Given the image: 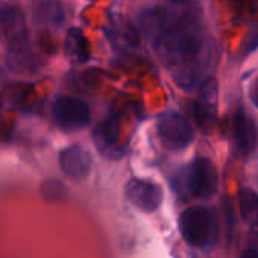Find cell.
I'll use <instances>...</instances> for the list:
<instances>
[{
	"instance_id": "e0dca14e",
	"label": "cell",
	"mask_w": 258,
	"mask_h": 258,
	"mask_svg": "<svg viewBox=\"0 0 258 258\" xmlns=\"http://www.w3.org/2000/svg\"><path fill=\"white\" fill-rule=\"evenodd\" d=\"M255 91H256V93L253 94V102L258 105V85H255Z\"/></svg>"
},
{
	"instance_id": "2e32d148",
	"label": "cell",
	"mask_w": 258,
	"mask_h": 258,
	"mask_svg": "<svg viewBox=\"0 0 258 258\" xmlns=\"http://www.w3.org/2000/svg\"><path fill=\"white\" fill-rule=\"evenodd\" d=\"M240 258H258V250L253 249V247H249V249H244L240 255Z\"/></svg>"
},
{
	"instance_id": "ba28073f",
	"label": "cell",
	"mask_w": 258,
	"mask_h": 258,
	"mask_svg": "<svg viewBox=\"0 0 258 258\" xmlns=\"http://www.w3.org/2000/svg\"><path fill=\"white\" fill-rule=\"evenodd\" d=\"M120 118L117 114H111L105 118L94 131V143L100 154L109 160H118L124 154V148L120 143Z\"/></svg>"
},
{
	"instance_id": "4fadbf2b",
	"label": "cell",
	"mask_w": 258,
	"mask_h": 258,
	"mask_svg": "<svg viewBox=\"0 0 258 258\" xmlns=\"http://www.w3.org/2000/svg\"><path fill=\"white\" fill-rule=\"evenodd\" d=\"M240 213L243 220L250 226H258V193L250 188H241L240 196Z\"/></svg>"
},
{
	"instance_id": "8992f818",
	"label": "cell",
	"mask_w": 258,
	"mask_h": 258,
	"mask_svg": "<svg viewBox=\"0 0 258 258\" xmlns=\"http://www.w3.org/2000/svg\"><path fill=\"white\" fill-rule=\"evenodd\" d=\"M53 118L64 131H79L91 120L90 106L75 97H61L53 105Z\"/></svg>"
},
{
	"instance_id": "6da1fadb",
	"label": "cell",
	"mask_w": 258,
	"mask_h": 258,
	"mask_svg": "<svg viewBox=\"0 0 258 258\" xmlns=\"http://www.w3.org/2000/svg\"><path fill=\"white\" fill-rule=\"evenodd\" d=\"M155 50L182 88L196 85L207 73L208 46L204 37L191 28L163 32L155 40Z\"/></svg>"
},
{
	"instance_id": "7a4b0ae2",
	"label": "cell",
	"mask_w": 258,
	"mask_h": 258,
	"mask_svg": "<svg viewBox=\"0 0 258 258\" xmlns=\"http://www.w3.org/2000/svg\"><path fill=\"white\" fill-rule=\"evenodd\" d=\"M199 17V7L191 0H169L164 7L146 13L143 28L160 37L163 32L191 28Z\"/></svg>"
},
{
	"instance_id": "277c9868",
	"label": "cell",
	"mask_w": 258,
	"mask_h": 258,
	"mask_svg": "<svg viewBox=\"0 0 258 258\" xmlns=\"http://www.w3.org/2000/svg\"><path fill=\"white\" fill-rule=\"evenodd\" d=\"M179 229L190 246L202 247L214 234V217L205 207H190L179 217Z\"/></svg>"
},
{
	"instance_id": "3957f363",
	"label": "cell",
	"mask_w": 258,
	"mask_h": 258,
	"mask_svg": "<svg viewBox=\"0 0 258 258\" xmlns=\"http://www.w3.org/2000/svg\"><path fill=\"white\" fill-rule=\"evenodd\" d=\"M217 169L213 161L205 157L195 158L173 178V187L176 191L191 195L199 199L211 198L217 191Z\"/></svg>"
},
{
	"instance_id": "8fae6325",
	"label": "cell",
	"mask_w": 258,
	"mask_h": 258,
	"mask_svg": "<svg viewBox=\"0 0 258 258\" xmlns=\"http://www.w3.org/2000/svg\"><path fill=\"white\" fill-rule=\"evenodd\" d=\"M0 32L7 38L10 47L26 43V25L23 13L14 7L0 10Z\"/></svg>"
},
{
	"instance_id": "5bb4252c",
	"label": "cell",
	"mask_w": 258,
	"mask_h": 258,
	"mask_svg": "<svg viewBox=\"0 0 258 258\" xmlns=\"http://www.w3.org/2000/svg\"><path fill=\"white\" fill-rule=\"evenodd\" d=\"M67 53L78 62H85L90 56L88 41L79 29H72L67 35Z\"/></svg>"
},
{
	"instance_id": "9a60e30c",
	"label": "cell",
	"mask_w": 258,
	"mask_h": 258,
	"mask_svg": "<svg viewBox=\"0 0 258 258\" xmlns=\"http://www.w3.org/2000/svg\"><path fill=\"white\" fill-rule=\"evenodd\" d=\"M40 20L52 26H59L66 19L64 7L58 2H44L38 8Z\"/></svg>"
},
{
	"instance_id": "30bf717a",
	"label": "cell",
	"mask_w": 258,
	"mask_h": 258,
	"mask_svg": "<svg viewBox=\"0 0 258 258\" xmlns=\"http://www.w3.org/2000/svg\"><path fill=\"white\" fill-rule=\"evenodd\" d=\"M231 136L234 148L238 154H250L258 140V129L253 118L249 117L244 111H237L231 123Z\"/></svg>"
},
{
	"instance_id": "7c38bea8",
	"label": "cell",
	"mask_w": 258,
	"mask_h": 258,
	"mask_svg": "<svg viewBox=\"0 0 258 258\" xmlns=\"http://www.w3.org/2000/svg\"><path fill=\"white\" fill-rule=\"evenodd\" d=\"M59 164L64 173L75 179H82L90 173L91 157L82 146H70L59 155Z\"/></svg>"
},
{
	"instance_id": "5b68a950",
	"label": "cell",
	"mask_w": 258,
	"mask_h": 258,
	"mask_svg": "<svg viewBox=\"0 0 258 258\" xmlns=\"http://www.w3.org/2000/svg\"><path fill=\"white\" fill-rule=\"evenodd\" d=\"M158 136L167 149L181 151L193 142L195 134L184 115L176 111H167L158 118Z\"/></svg>"
},
{
	"instance_id": "9c48e42d",
	"label": "cell",
	"mask_w": 258,
	"mask_h": 258,
	"mask_svg": "<svg viewBox=\"0 0 258 258\" xmlns=\"http://www.w3.org/2000/svg\"><path fill=\"white\" fill-rule=\"evenodd\" d=\"M126 198L131 201L137 208L145 213H154L163 202V191L161 188L148 179H131L127 181L124 187Z\"/></svg>"
},
{
	"instance_id": "52a82bcc",
	"label": "cell",
	"mask_w": 258,
	"mask_h": 258,
	"mask_svg": "<svg viewBox=\"0 0 258 258\" xmlns=\"http://www.w3.org/2000/svg\"><path fill=\"white\" fill-rule=\"evenodd\" d=\"M193 117L202 133H211L217 118V84L214 79L205 81L193 105Z\"/></svg>"
}]
</instances>
